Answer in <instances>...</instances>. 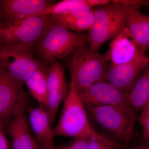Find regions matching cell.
<instances>
[{"mask_svg": "<svg viewBox=\"0 0 149 149\" xmlns=\"http://www.w3.org/2000/svg\"><path fill=\"white\" fill-rule=\"evenodd\" d=\"M149 63V57L141 54L132 61L107 68L105 80L123 93L130 94L134 84Z\"/></svg>", "mask_w": 149, "mask_h": 149, "instance_id": "obj_11", "label": "cell"}, {"mask_svg": "<svg viewBox=\"0 0 149 149\" xmlns=\"http://www.w3.org/2000/svg\"><path fill=\"white\" fill-rule=\"evenodd\" d=\"M1 15H0V22H1Z\"/></svg>", "mask_w": 149, "mask_h": 149, "instance_id": "obj_27", "label": "cell"}, {"mask_svg": "<svg viewBox=\"0 0 149 149\" xmlns=\"http://www.w3.org/2000/svg\"><path fill=\"white\" fill-rule=\"evenodd\" d=\"M55 3L51 0H1L0 11L4 22H15L35 17Z\"/></svg>", "mask_w": 149, "mask_h": 149, "instance_id": "obj_13", "label": "cell"}, {"mask_svg": "<svg viewBox=\"0 0 149 149\" xmlns=\"http://www.w3.org/2000/svg\"><path fill=\"white\" fill-rule=\"evenodd\" d=\"M54 25L49 15L35 16L13 22H0V45L32 48Z\"/></svg>", "mask_w": 149, "mask_h": 149, "instance_id": "obj_5", "label": "cell"}, {"mask_svg": "<svg viewBox=\"0 0 149 149\" xmlns=\"http://www.w3.org/2000/svg\"><path fill=\"white\" fill-rule=\"evenodd\" d=\"M138 119L142 128L145 144L149 147V102L141 110Z\"/></svg>", "mask_w": 149, "mask_h": 149, "instance_id": "obj_23", "label": "cell"}, {"mask_svg": "<svg viewBox=\"0 0 149 149\" xmlns=\"http://www.w3.org/2000/svg\"><path fill=\"white\" fill-rule=\"evenodd\" d=\"M29 122L34 134V139L40 149H54L53 128L45 107L28 110Z\"/></svg>", "mask_w": 149, "mask_h": 149, "instance_id": "obj_16", "label": "cell"}, {"mask_svg": "<svg viewBox=\"0 0 149 149\" xmlns=\"http://www.w3.org/2000/svg\"><path fill=\"white\" fill-rule=\"evenodd\" d=\"M106 81L98 82L77 92L85 107L131 104L129 94Z\"/></svg>", "mask_w": 149, "mask_h": 149, "instance_id": "obj_9", "label": "cell"}, {"mask_svg": "<svg viewBox=\"0 0 149 149\" xmlns=\"http://www.w3.org/2000/svg\"><path fill=\"white\" fill-rule=\"evenodd\" d=\"M48 66L37 69L25 81L29 92L40 105L47 107L48 100Z\"/></svg>", "mask_w": 149, "mask_h": 149, "instance_id": "obj_17", "label": "cell"}, {"mask_svg": "<svg viewBox=\"0 0 149 149\" xmlns=\"http://www.w3.org/2000/svg\"><path fill=\"white\" fill-rule=\"evenodd\" d=\"M128 5L113 0L111 3L94 8L95 20L89 31V49L97 52L102 45L118 35L125 27V15Z\"/></svg>", "mask_w": 149, "mask_h": 149, "instance_id": "obj_3", "label": "cell"}, {"mask_svg": "<svg viewBox=\"0 0 149 149\" xmlns=\"http://www.w3.org/2000/svg\"><path fill=\"white\" fill-rule=\"evenodd\" d=\"M47 84L48 96L46 109L52 127L59 107L66 98L69 91L63 65L56 61L48 65Z\"/></svg>", "mask_w": 149, "mask_h": 149, "instance_id": "obj_10", "label": "cell"}, {"mask_svg": "<svg viewBox=\"0 0 149 149\" xmlns=\"http://www.w3.org/2000/svg\"><path fill=\"white\" fill-rule=\"evenodd\" d=\"M64 102L58 122L53 128L54 137L88 138L91 136H103L91 125L85 105L72 80Z\"/></svg>", "mask_w": 149, "mask_h": 149, "instance_id": "obj_1", "label": "cell"}, {"mask_svg": "<svg viewBox=\"0 0 149 149\" xmlns=\"http://www.w3.org/2000/svg\"><path fill=\"white\" fill-rule=\"evenodd\" d=\"M27 107L18 110L5 124V130L12 141L13 149H37L27 123Z\"/></svg>", "mask_w": 149, "mask_h": 149, "instance_id": "obj_14", "label": "cell"}, {"mask_svg": "<svg viewBox=\"0 0 149 149\" xmlns=\"http://www.w3.org/2000/svg\"><path fill=\"white\" fill-rule=\"evenodd\" d=\"M40 149V148H39V147H38V149Z\"/></svg>", "mask_w": 149, "mask_h": 149, "instance_id": "obj_28", "label": "cell"}, {"mask_svg": "<svg viewBox=\"0 0 149 149\" xmlns=\"http://www.w3.org/2000/svg\"><path fill=\"white\" fill-rule=\"evenodd\" d=\"M47 66L36 59L31 50L0 45V69L19 83H25L37 69Z\"/></svg>", "mask_w": 149, "mask_h": 149, "instance_id": "obj_7", "label": "cell"}, {"mask_svg": "<svg viewBox=\"0 0 149 149\" xmlns=\"http://www.w3.org/2000/svg\"><path fill=\"white\" fill-rule=\"evenodd\" d=\"M130 96V103L135 111H139L149 102V63L134 84Z\"/></svg>", "mask_w": 149, "mask_h": 149, "instance_id": "obj_18", "label": "cell"}, {"mask_svg": "<svg viewBox=\"0 0 149 149\" xmlns=\"http://www.w3.org/2000/svg\"><path fill=\"white\" fill-rule=\"evenodd\" d=\"M6 123L0 121V149H8V142L6 137L5 126Z\"/></svg>", "mask_w": 149, "mask_h": 149, "instance_id": "obj_25", "label": "cell"}, {"mask_svg": "<svg viewBox=\"0 0 149 149\" xmlns=\"http://www.w3.org/2000/svg\"><path fill=\"white\" fill-rule=\"evenodd\" d=\"M109 3V0H88V4L75 9L68 13L50 16L54 24L64 26L68 23L89 13L94 8Z\"/></svg>", "mask_w": 149, "mask_h": 149, "instance_id": "obj_19", "label": "cell"}, {"mask_svg": "<svg viewBox=\"0 0 149 149\" xmlns=\"http://www.w3.org/2000/svg\"><path fill=\"white\" fill-rule=\"evenodd\" d=\"M88 35L54 24L35 47L40 61L46 65L57 61L86 46Z\"/></svg>", "mask_w": 149, "mask_h": 149, "instance_id": "obj_2", "label": "cell"}, {"mask_svg": "<svg viewBox=\"0 0 149 149\" xmlns=\"http://www.w3.org/2000/svg\"><path fill=\"white\" fill-rule=\"evenodd\" d=\"M141 54L140 50L130 32L126 27L109 44V49L104 55L106 61L115 66L132 61Z\"/></svg>", "mask_w": 149, "mask_h": 149, "instance_id": "obj_12", "label": "cell"}, {"mask_svg": "<svg viewBox=\"0 0 149 149\" xmlns=\"http://www.w3.org/2000/svg\"><path fill=\"white\" fill-rule=\"evenodd\" d=\"M141 6L128 5L125 15V27L130 32L141 52L149 49V15L143 13Z\"/></svg>", "mask_w": 149, "mask_h": 149, "instance_id": "obj_15", "label": "cell"}, {"mask_svg": "<svg viewBox=\"0 0 149 149\" xmlns=\"http://www.w3.org/2000/svg\"><path fill=\"white\" fill-rule=\"evenodd\" d=\"M88 138H73L66 144L54 149H87Z\"/></svg>", "mask_w": 149, "mask_h": 149, "instance_id": "obj_24", "label": "cell"}, {"mask_svg": "<svg viewBox=\"0 0 149 149\" xmlns=\"http://www.w3.org/2000/svg\"><path fill=\"white\" fill-rule=\"evenodd\" d=\"M88 3V0H63L55 3L52 5L50 6L40 13L37 14L35 17L61 15L68 13Z\"/></svg>", "mask_w": 149, "mask_h": 149, "instance_id": "obj_20", "label": "cell"}, {"mask_svg": "<svg viewBox=\"0 0 149 149\" xmlns=\"http://www.w3.org/2000/svg\"><path fill=\"white\" fill-rule=\"evenodd\" d=\"M131 149H149V147L145 145H139L135 146Z\"/></svg>", "mask_w": 149, "mask_h": 149, "instance_id": "obj_26", "label": "cell"}, {"mask_svg": "<svg viewBox=\"0 0 149 149\" xmlns=\"http://www.w3.org/2000/svg\"><path fill=\"white\" fill-rule=\"evenodd\" d=\"M27 106L22 83L0 69V121L6 123L17 112Z\"/></svg>", "mask_w": 149, "mask_h": 149, "instance_id": "obj_8", "label": "cell"}, {"mask_svg": "<svg viewBox=\"0 0 149 149\" xmlns=\"http://www.w3.org/2000/svg\"><path fill=\"white\" fill-rule=\"evenodd\" d=\"M94 20L95 10L93 8L89 13L68 23L63 27L77 32H82L85 30L89 31L93 27Z\"/></svg>", "mask_w": 149, "mask_h": 149, "instance_id": "obj_22", "label": "cell"}, {"mask_svg": "<svg viewBox=\"0 0 149 149\" xmlns=\"http://www.w3.org/2000/svg\"><path fill=\"white\" fill-rule=\"evenodd\" d=\"M68 63L74 88L77 92L93 84L105 81L107 67L103 55L86 46L71 54Z\"/></svg>", "mask_w": 149, "mask_h": 149, "instance_id": "obj_6", "label": "cell"}, {"mask_svg": "<svg viewBox=\"0 0 149 149\" xmlns=\"http://www.w3.org/2000/svg\"><path fill=\"white\" fill-rule=\"evenodd\" d=\"M88 116L102 129L123 142L126 148L131 139L136 121L131 104L85 107Z\"/></svg>", "mask_w": 149, "mask_h": 149, "instance_id": "obj_4", "label": "cell"}, {"mask_svg": "<svg viewBox=\"0 0 149 149\" xmlns=\"http://www.w3.org/2000/svg\"><path fill=\"white\" fill-rule=\"evenodd\" d=\"M123 144L103 136L88 138L87 149H125Z\"/></svg>", "mask_w": 149, "mask_h": 149, "instance_id": "obj_21", "label": "cell"}]
</instances>
